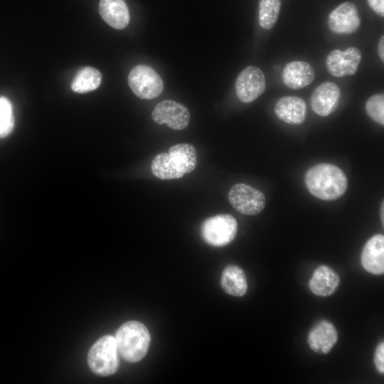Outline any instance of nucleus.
Instances as JSON below:
<instances>
[{"mask_svg": "<svg viewBox=\"0 0 384 384\" xmlns=\"http://www.w3.org/2000/svg\"><path fill=\"white\" fill-rule=\"evenodd\" d=\"M87 363L95 374L107 376L118 369L119 359L115 337L105 335L92 346L87 354Z\"/></svg>", "mask_w": 384, "mask_h": 384, "instance_id": "obj_4", "label": "nucleus"}, {"mask_svg": "<svg viewBox=\"0 0 384 384\" xmlns=\"http://www.w3.org/2000/svg\"><path fill=\"white\" fill-rule=\"evenodd\" d=\"M378 53L382 62L384 61V36H382L378 41Z\"/></svg>", "mask_w": 384, "mask_h": 384, "instance_id": "obj_26", "label": "nucleus"}, {"mask_svg": "<svg viewBox=\"0 0 384 384\" xmlns=\"http://www.w3.org/2000/svg\"><path fill=\"white\" fill-rule=\"evenodd\" d=\"M340 282L338 274L326 265L319 266L314 272L309 286L314 294L326 297L332 294Z\"/></svg>", "mask_w": 384, "mask_h": 384, "instance_id": "obj_18", "label": "nucleus"}, {"mask_svg": "<svg viewBox=\"0 0 384 384\" xmlns=\"http://www.w3.org/2000/svg\"><path fill=\"white\" fill-rule=\"evenodd\" d=\"M15 119L10 100L0 96V139L9 136L14 130Z\"/></svg>", "mask_w": 384, "mask_h": 384, "instance_id": "obj_22", "label": "nucleus"}, {"mask_svg": "<svg viewBox=\"0 0 384 384\" xmlns=\"http://www.w3.org/2000/svg\"><path fill=\"white\" fill-rule=\"evenodd\" d=\"M197 164L194 146L181 143L172 146L168 153H160L153 159V174L162 180L176 179L193 171Z\"/></svg>", "mask_w": 384, "mask_h": 384, "instance_id": "obj_1", "label": "nucleus"}, {"mask_svg": "<svg viewBox=\"0 0 384 384\" xmlns=\"http://www.w3.org/2000/svg\"><path fill=\"white\" fill-rule=\"evenodd\" d=\"M311 65L303 60L291 61L285 65L282 71V82L286 87L293 90L304 88L314 79Z\"/></svg>", "mask_w": 384, "mask_h": 384, "instance_id": "obj_14", "label": "nucleus"}, {"mask_svg": "<svg viewBox=\"0 0 384 384\" xmlns=\"http://www.w3.org/2000/svg\"><path fill=\"white\" fill-rule=\"evenodd\" d=\"M235 89L238 99L245 103L255 100L266 89L265 76L260 68L250 65L238 75Z\"/></svg>", "mask_w": 384, "mask_h": 384, "instance_id": "obj_8", "label": "nucleus"}, {"mask_svg": "<svg viewBox=\"0 0 384 384\" xmlns=\"http://www.w3.org/2000/svg\"><path fill=\"white\" fill-rule=\"evenodd\" d=\"M99 12L102 19L115 29H123L129 23V12L124 0H100Z\"/></svg>", "mask_w": 384, "mask_h": 384, "instance_id": "obj_17", "label": "nucleus"}, {"mask_svg": "<svg viewBox=\"0 0 384 384\" xmlns=\"http://www.w3.org/2000/svg\"><path fill=\"white\" fill-rule=\"evenodd\" d=\"M128 83L132 92L144 100L156 98L164 90V82L159 75L146 65L133 68L128 76Z\"/></svg>", "mask_w": 384, "mask_h": 384, "instance_id": "obj_6", "label": "nucleus"}, {"mask_svg": "<svg viewBox=\"0 0 384 384\" xmlns=\"http://www.w3.org/2000/svg\"><path fill=\"white\" fill-rule=\"evenodd\" d=\"M228 197L232 206L246 215L258 214L264 209L266 203L262 192L244 183L232 186Z\"/></svg>", "mask_w": 384, "mask_h": 384, "instance_id": "obj_7", "label": "nucleus"}, {"mask_svg": "<svg viewBox=\"0 0 384 384\" xmlns=\"http://www.w3.org/2000/svg\"><path fill=\"white\" fill-rule=\"evenodd\" d=\"M282 0H260L258 21L260 27L272 29L279 16Z\"/></svg>", "mask_w": 384, "mask_h": 384, "instance_id": "obj_21", "label": "nucleus"}, {"mask_svg": "<svg viewBox=\"0 0 384 384\" xmlns=\"http://www.w3.org/2000/svg\"><path fill=\"white\" fill-rule=\"evenodd\" d=\"M151 117L158 124H166L172 129L182 130L188 127L191 116L188 108L183 104L166 100L156 105Z\"/></svg>", "mask_w": 384, "mask_h": 384, "instance_id": "obj_9", "label": "nucleus"}, {"mask_svg": "<svg viewBox=\"0 0 384 384\" xmlns=\"http://www.w3.org/2000/svg\"><path fill=\"white\" fill-rule=\"evenodd\" d=\"M363 267L373 274L384 272V236L377 234L366 243L361 257Z\"/></svg>", "mask_w": 384, "mask_h": 384, "instance_id": "obj_13", "label": "nucleus"}, {"mask_svg": "<svg viewBox=\"0 0 384 384\" xmlns=\"http://www.w3.org/2000/svg\"><path fill=\"white\" fill-rule=\"evenodd\" d=\"M305 184L315 197L324 201H332L345 193L348 181L343 171L338 166L331 164H320L307 171Z\"/></svg>", "mask_w": 384, "mask_h": 384, "instance_id": "obj_2", "label": "nucleus"}, {"mask_svg": "<svg viewBox=\"0 0 384 384\" xmlns=\"http://www.w3.org/2000/svg\"><path fill=\"white\" fill-rule=\"evenodd\" d=\"M102 80L101 73L92 67H84L75 75L71 89L77 93H85L96 90Z\"/></svg>", "mask_w": 384, "mask_h": 384, "instance_id": "obj_20", "label": "nucleus"}, {"mask_svg": "<svg viewBox=\"0 0 384 384\" xmlns=\"http://www.w3.org/2000/svg\"><path fill=\"white\" fill-rule=\"evenodd\" d=\"M115 339L121 356L128 362L135 363L146 356L151 335L142 323L129 321L117 329Z\"/></svg>", "mask_w": 384, "mask_h": 384, "instance_id": "obj_3", "label": "nucleus"}, {"mask_svg": "<svg viewBox=\"0 0 384 384\" xmlns=\"http://www.w3.org/2000/svg\"><path fill=\"white\" fill-rule=\"evenodd\" d=\"M362 58L361 50L349 47L345 50L335 49L326 56L325 63L329 73L334 77L341 78L354 75Z\"/></svg>", "mask_w": 384, "mask_h": 384, "instance_id": "obj_11", "label": "nucleus"}, {"mask_svg": "<svg viewBox=\"0 0 384 384\" xmlns=\"http://www.w3.org/2000/svg\"><path fill=\"white\" fill-rule=\"evenodd\" d=\"M384 204H383V201L382 202V204H381V207H380V218H381V220H382V223L383 224V220H384V218H383V211H384Z\"/></svg>", "mask_w": 384, "mask_h": 384, "instance_id": "obj_27", "label": "nucleus"}, {"mask_svg": "<svg viewBox=\"0 0 384 384\" xmlns=\"http://www.w3.org/2000/svg\"><path fill=\"white\" fill-rule=\"evenodd\" d=\"M220 283L227 294L235 297L243 296L247 289L245 272L240 267L233 265L225 267Z\"/></svg>", "mask_w": 384, "mask_h": 384, "instance_id": "obj_19", "label": "nucleus"}, {"mask_svg": "<svg viewBox=\"0 0 384 384\" xmlns=\"http://www.w3.org/2000/svg\"><path fill=\"white\" fill-rule=\"evenodd\" d=\"M338 333L335 326L329 321L322 320L310 331L308 344L311 350L318 353H328L336 344Z\"/></svg>", "mask_w": 384, "mask_h": 384, "instance_id": "obj_15", "label": "nucleus"}, {"mask_svg": "<svg viewBox=\"0 0 384 384\" xmlns=\"http://www.w3.org/2000/svg\"><path fill=\"white\" fill-rule=\"evenodd\" d=\"M341 96L339 87L332 82H324L315 88L311 96V107L321 117L329 115L336 108Z\"/></svg>", "mask_w": 384, "mask_h": 384, "instance_id": "obj_12", "label": "nucleus"}, {"mask_svg": "<svg viewBox=\"0 0 384 384\" xmlns=\"http://www.w3.org/2000/svg\"><path fill=\"white\" fill-rule=\"evenodd\" d=\"M328 26L336 34L348 35L357 31L361 26V18L356 4L344 1L337 6L329 14Z\"/></svg>", "mask_w": 384, "mask_h": 384, "instance_id": "obj_10", "label": "nucleus"}, {"mask_svg": "<svg viewBox=\"0 0 384 384\" xmlns=\"http://www.w3.org/2000/svg\"><path fill=\"white\" fill-rule=\"evenodd\" d=\"M238 223L229 214H219L204 220L201 235L204 241L214 247H223L230 243L236 236Z\"/></svg>", "mask_w": 384, "mask_h": 384, "instance_id": "obj_5", "label": "nucleus"}, {"mask_svg": "<svg viewBox=\"0 0 384 384\" xmlns=\"http://www.w3.org/2000/svg\"><path fill=\"white\" fill-rule=\"evenodd\" d=\"M367 114L375 122L384 124V95L382 93L372 95L366 102Z\"/></svg>", "mask_w": 384, "mask_h": 384, "instance_id": "obj_23", "label": "nucleus"}, {"mask_svg": "<svg viewBox=\"0 0 384 384\" xmlns=\"http://www.w3.org/2000/svg\"><path fill=\"white\" fill-rule=\"evenodd\" d=\"M374 363L376 368L380 373H384V343L380 342L375 351Z\"/></svg>", "mask_w": 384, "mask_h": 384, "instance_id": "obj_24", "label": "nucleus"}, {"mask_svg": "<svg viewBox=\"0 0 384 384\" xmlns=\"http://www.w3.org/2000/svg\"><path fill=\"white\" fill-rule=\"evenodd\" d=\"M274 113L284 122L290 124H300L306 119V105L300 97L284 96L276 102Z\"/></svg>", "mask_w": 384, "mask_h": 384, "instance_id": "obj_16", "label": "nucleus"}, {"mask_svg": "<svg viewBox=\"0 0 384 384\" xmlns=\"http://www.w3.org/2000/svg\"><path fill=\"white\" fill-rule=\"evenodd\" d=\"M368 6L378 15L384 16V0H367Z\"/></svg>", "mask_w": 384, "mask_h": 384, "instance_id": "obj_25", "label": "nucleus"}]
</instances>
